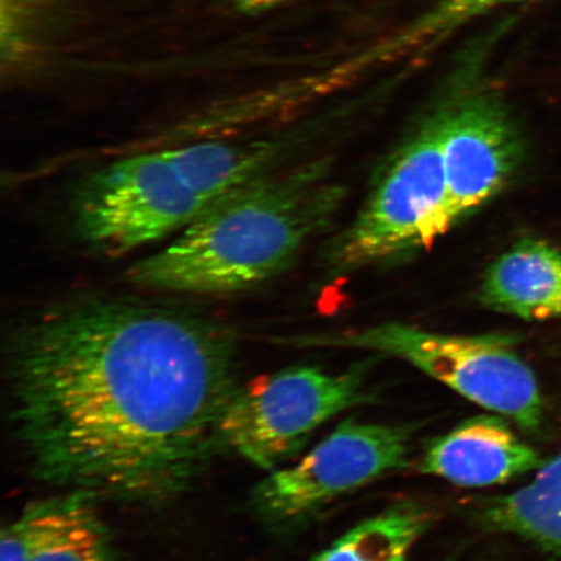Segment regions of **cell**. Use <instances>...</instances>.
<instances>
[{"label": "cell", "instance_id": "cell-1", "mask_svg": "<svg viewBox=\"0 0 561 561\" xmlns=\"http://www.w3.org/2000/svg\"><path fill=\"white\" fill-rule=\"evenodd\" d=\"M7 367L13 426L41 480L146 503L198 479L240 386L226 328L125 298L32 316L7 342Z\"/></svg>", "mask_w": 561, "mask_h": 561}, {"label": "cell", "instance_id": "cell-2", "mask_svg": "<svg viewBox=\"0 0 561 561\" xmlns=\"http://www.w3.org/2000/svg\"><path fill=\"white\" fill-rule=\"evenodd\" d=\"M343 199L322 163L263 174L210 203L165 248L130 265L126 278L188 296L250 290L285 271Z\"/></svg>", "mask_w": 561, "mask_h": 561}, {"label": "cell", "instance_id": "cell-3", "mask_svg": "<svg viewBox=\"0 0 561 561\" xmlns=\"http://www.w3.org/2000/svg\"><path fill=\"white\" fill-rule=\"evenodd\" d=\"M306 345L397 357L468 401L514 420L526 431H536L542 423L543 402L537 378L507 334H440L391 322L313 336Z\"/></svg>", "mask_w": 561, "mask_h": 561}, {"label": "cell", "instance_id": "cell-4", "mask_svg": "<svg viewBox=\"0 0 561 561\" xmlns=\"http://www.w3.org/2000/svg\"><path fill=\"white\" fill-rule=\"evenodd\" d=\"M453 229L436 111L391 159L353 222L333 240L325 264L333 273L367 268L427 249Z\"/></svg>", "mask_w": 561, "mask_h": 561}, {"label": "cell", "instance_id": "cell-5", "mask_svg": "<svg viewBox=\"0 0 561 561\" xmlns=\"http://www.w3.org/2000/svg\"><path fill=\"white\" fill-rule=\"evenodd\" d=\"M210 203L158 150L85 175L75 187L70 209L80 240L96 254L117 257L178 234Z\"/></svg>", "mask_w": 561, "mask_h": 561}, {"label": "cell", "instance_id": "cell-6", "mask_svg": "<svg viewBox=\"0 0 561 561\" xmlns=\"http://www.w3.org/2000/svg\"><path fill=\"white\" fill-rule=\"evenodd\" d=\"M488 53L485 45L469 47L434 105L453 228L500 194L524 158L508 105L483 73Z\"/></svg>", "mask_w": 561, "mask_h": 561}, {"label": "cell", "instance_id": "cell-7", "mask_svg": "<svg viewBox=\"0 0 561 561\" xmlns=\"http://www.w3.org/2000/svg\"><path fill=\"white\" fill-rule=\"evenodd\" d=\"M366 374L293 367L238 386L220 421L221 445L252 465L275 471L334 416L371 403Z\"/></svg>", "mask_w": 561, "mask_h": 561}, {"label": "cell", "instance_id": "cell-8", "mask_svg": "<svg viewBox=\"0 0 561 561\" xmlns=\"http://www.w3.org/2000/svg\"><path fill=\"white\" fill-rule=\"evenodd\" d=\"M411 439L407 426L345 421L296 465L259 483L255 507L272 524L304 522L336 497L404 468Z\"/></svg>", "mask_w": 561, "mask_h": 561}, {"label": "cell", "instance_id": "cell-9", "mask_svg": "<svg viewBox=\"0 0 561 561\" xmlns=\"http://www.w3.org/2000/svg\"><path fill=\"white\" fill-rule=\"evenodd\" d=\"M545 462L494 413L467 419L432 440L419 469L461 488H488L539 469Z\"/></svg>", "mask_w": 561, "mask_h": 561}, {"label": "cell", "instance_id": "cell-10", "mask_svg": "<svg viewBox=\"0 0 561 561\" xmlns=\"http://www.w3.org/2000/svg\"><path fill=\"white\" fill-rule=\"evenodd\" d=\"M480 300L524 320L561 319V251L533 238L516 242L488 266Z\"/></svg>", "mask_w": 561, "mask_h": 561}, {"label": "cell", "instance_id": "cell-11", "mask_svg": "<svg viewBox=\"0 0 561 561\" xmlns=\"http://www.w3.org/2000/svg\"><path fill=\"white\" fill-rule=\"evenodd\" d=\"M81 491L31 504L23 518L30 561H124L94 508Z\"/></svg>", "mask_w": 561, "mask_h": 561}, {"label": "cell", "instance_id": "cell-12", "mask_svg": "<svg viewBox=\"0 0 561 561\" xmlns=\"http://www.w3.org/2000/svg\"><path fill=\"white\" fill-rule=\"evenodd\" d=\"M486 529L516 536L561 556V448L529 485L489 497L477 508Z\"/></svg>", "mask_w": 561, "mask_h": 561}, {"label": "cell", "instance_id": "cell-13", "mask_svg": "<svg viewBox=\"0 0 561 561\" xmlns=\"http://www.w3.org/2000/svg\"><path fill=\"white\" fill-rule=\"evenodd\" d=\"M279 145L268 140L207 139L164 149L178 171L210 202L268 173Z\"/></svg>", "mask_w": 561, "mask_h": 561}, {"label": "cell", "instance_id": "cell-14", "mask_svg": "<svg viewBox=\"0 0 561 561\" xmlns=\"http://www.w3.org/2000/svg\"><path fill=\"white\" fill-rule=\"evenodd\" d=\"M432 522L423 504L398 503L355 525L311 561H409Z\"/></svg>", "mask_w": 561, "mask_h": 561}, {"label": "cell", "instance_id": "cell-15", "mask_svg": "<svg viewBox=\"0 0 561 561\" xmlns=\"http://www.w3.org/2000/svg\"><path fill=\"white\" fill-rule=\"evenodd\" d=\"M0 561H30L27 560L25 525L21 516L16 522L4 526L2 530Z\"/></svg>", "mask_w": 561, "mask_h": 561}, {"label": "cell", "instance_id": "cell-16", "mask_svg": "<svg viewBox=\"0 0 561 561\" xmlns=\"http://www.w3.org/2000/svg\"><path fill=\"white\" fill-rule=\"evenodd\" d=\"M285 2L287 0H233L236 10L241 13H248V15L275 9V7Z\"/></svg>", "mask_w": 561, "mask_h": 561}]
</instances>
